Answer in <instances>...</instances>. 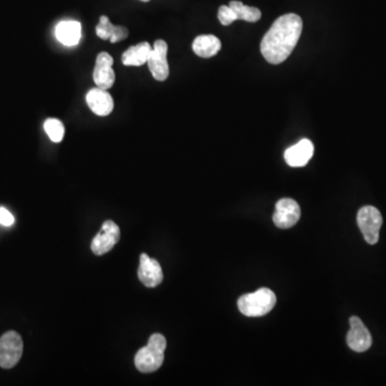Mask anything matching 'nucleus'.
I'll return each instance as SVG.
<instances>
[{"mask_svg":"<svg viewBox=\"0 0 386 386\" xmlns=\"http://www.w3.org/2000/svg\"><path fill=\"white\" fill-rule=\"evenodd\" d=\"M167 51H169V47L165 40H156L147 60L150 73L156 81L165 82L170 75V67L167 62Z\"/></svg>","mask_w":386,"mask_h":386,"instance_id":"6","label":"nucleus"},{"mask_svg":"<svg viewBox=\"0 0 386 386\" xmlns=\"http://www.w3.org/2000/svg\"><path fill=\"white\" fill-rule=\"evenodd\" d=\"M23 340L16 332L5 333L0 338V367L10 369L20 362L23 355Z\"/></svg>","mask_w":386,"mask_h":386,"instance_id":"5","label":"nucleus"},{"mask_svg":"<svg viewBox=\"0 0 386 386\" xmlns=\"http://www.w3.org/2000/svg\"><path fill=\"white\" fill-rule=\"evenodd\" d=\"M300 214V207L295 200L288 197L279 200L276 204L275 214L273 216L274 224L279 229H289L298 224Z\"/></svg>","mask_w":386,"mask_h":386,"instance_id":"8","label":"nucleus"},{"mask_svg":"<svg viewBox=\"0 0 386 386\" xmlns=\"http://www.w3.org/2000/svg\"><path fill=\"white\" fill-rule=\"evenodd\" d=\"M96 34L100 39L108 40L111 43L121 42L129 36L128 28L114 25L106 15H102L97 25Z\"/></svg>","mask_w":386,"mask_h":386,"instance_id":"14","label":"nucleus"},{"mask_svg":"<svg viewBox=\"0 0 386 386\" xmlns=\"http://www.w3.org/2000/svg\"><path fill=\"white\" fill-rule=\"evenodd\" d=\"M218 20H219L220 24L224 25V26H229L232 23L237 21V15L232 10L231 7L228 5H221L218 10Z\"/></svg>","mask_w":386,"mask_h":386,"instance_id":"20","label":"nucleus"},{"mask_svg":"<svg viewBox=\"0 0 386 386\" xmlns=\"http://www.w3.org/2000/svg\"><path fill=\"white\" fill-rule=\"evenodd\" d=\"M229 5L237 15V21L241 20L245 21V22L256 23L261 19L262 13L258 8L249 7V5H244L241 1H237V0H232V1H230Z\"/></svg>","mask_w":386,"mask_h":386,"instance_id":"18","label":"nucleus"},{"mask_svg":"<svg viewBox=\"0 0 386 386\" xmlns=\"http://www.w3.org/2000/svg\"><path fill=\"white\" fill-rule=\"evenodd\" d=\"M153 47L148 42H141L138 45H132L125 51L121 56L123 66L141 67L147 64L148 57Z\"/></svg>","mask_w":386,"mask_h":386,"instance_id":"16","label":"nucleus"},{"mask_svg":"<svg viewBox=\"0 0 386 386\" xmlns=\"http://www.w3.org/2000/svg\"><path fill=\"white\" fill-rule=\"evenodd\" d=\"M350 325L351 328L347 335V343L350 349L359 353L367 351L372 345V335L368 328L359 317H352Z\"/></svg>","mask_w":386,"mask_h":386,"instance_id":"10","label":"nucleus"},{"mask_svg":"<svg viewBox=\"0 0 386 386\" xmlns=\"http://www.w3.org/2000/svg\"><path fill=\"white\" fill-rule=\"evenodd\" d=\"M383 219L379 209L376 207L364 206L359 209L357 214V224L364 235L365 241L369 245H376L379 241L380 229Z\"/></svg>","mask_w":386,"mask_h":386,"instance_id":"4","label":"nucleus"},{"mask_svg":"<svg viewBox=\"0 0 386 386\" xmlns=\"http://www.w3.org/2000/svg\"><path fill=\"white\" fill-rule=\"evenodd\" d=\"M114 60L111 55L106 52L99 53L96 58V66H95L93 77L97 87L102 89L112 88L115 83L116 75L114 72Z\"/></svg>","mask_w":386,"mask_h":386,"instance_id":"9","label":"nucleus"},{"mask_svg":"<svg viewBox=\"0 0 386 386\" xmlns=\"http://www.w3.org/2000/svg\"><path fill=\"white\" fill-rule=\"evenodd\" d=\"M192 49L199 57L210 58L221 49V41L214 35L197 36L192 43Z\"/></svg>","mask_w":386,"mask_h":386,"instance_id":"17","label":"nucleus"},{"mask_svg":"<svg viewBox=\"0 0 386 386\" xmlns=\"http://www.w3.org/2000/svg\"><path fill=\"white\" fill-rule=\"evenodd\" d=\"M121 239V230L112 220H106L101 230L91 241V251L96 256H102L111 251Z\"/></svg>","mask_w":386,"mask_h":386,"instance_id":"7","label":"nucleus"},{"mask_svg":"<svg viewBox=\"0 0 386 386\" xmlns=\"http://www.w3.org/2000/svg\"><path fill=\"white\" fill-rule=\"evenodd\" d=\"M57 40L64 47H74L82 37L81 23L77 21H64L57 25L55 30Z\"/></svg>","mask_w":386,"mask_h":386,"instance_id":"15","label":"nucleus"},{"mask_svg":"<svg viewBox=\"0 0 386 386\" xmlns=\"http://www.w3.org/2000/svg\"><path fill=\"white\" fill-rule=\"evenodd\" d=\"M303 32V20L295 13L281 15L261 42V53L269 64H279L292 54Z\"/></svg>","mask_w":386,"mask_h":386,"instance_id":"1","label":"nucleus"},{"mask_svg":"<svg viewBox=\"0 0 386 386\" xmlns=\"http://www.w3.org/2000/svg\"><path fill=\"white\" fill-rule=\"evenodd\" d=\"M45 130L54 143H60L64 136V125L60 119H49L45 121Z\"/></svg>","mask_w":386,"mask_h":386,"instance_id":"19","label":"nucleus"},{"mask_svg":"<svg viewBox=\"0 0 386 386\" xmlns=\"http://www.w3.org/2000/svg\"><path fill=\"white\" fill-rule=\"evenodd\" d=\"M138 279L147 288H155L163 280V272L160 264L155 258H150L146 254H141Z\"/></svg>","mask_w":386,"mask_h":386,"instance_id":"11","label":"nucleus"},{"mask_svg":"<svg viewBox=\"0 0 386 386\" xmlns=\"http://www.w3.org/2000/svg\"><path fill=\"white\" fill-rule=\"evenodd\" d=\"M315 153L313 142L307 138L300 140L295 145L285 150V160L292 167H305Z\"/></svg>","mask_w":386,"mask_h":386,"instance_id":"13","label":"nucleus"},{"mask_svg":"<svg viewBox=\"0 0 386 386\" xmlns=\"http://www.w3.org/2000/svg\"><path fill=\"white\" fill-rule=\"evenodd\" d=\"M140 1H143V3H148L150 0H140Z\"/></svg>","mask_w":386,"mask_h":386,"instance_id":"22","label":"nucleus"},{"mask_svg":"<svg viewBox=\"0 0 386 386\" xmlns=\"http://www.w3.org/2000/svg\"><path fill=\"white\" fill-rule=\"evenodd\" d=\"M165 348H167V340L163 335H152L147 346L138 350L134 357L136 368L144 374L158 370L165 361Z\"/></svg>","mask_w":386,"mask_h":386,"instance_id":"2","label":"nucleus"},{"mask_svg":"<svg viewBox=\"0 0 386 386\" xmlns=\"http://www.w3.org/2000/svg\"><path fill=\"white\" fill-rule=\"evenodd\" d=\"M275 293L267 288H262L254 293H249L239 298L237 305L239 311L246 317H262L271 313L275 307Z\"/></svg>","mask_w":386,"mask_h":386,"instance_id":"3","label":"nucleus"},{"mask_svg":"<svg viewBox=\"0 0 386 386\" xmlns=\"http://www.w3.org/2000/svg\"><path fill=\"white\" fill-rule=\"evenodd\" d=\"M86 104L97 116H108L113 112L114 100L106 89L91 88L86 95Z\"/></svg>","mask_w":386,"mask_h":386,"instance_id":"12","label":"nucleus"},{"mask_svg":"<svg viewBox=\"0 0 386 386\" xmlns=\"http://www.w3.org/2000/svg\"><path fill=\"white\" fill-rule=\"evenodd\" d=\"M14 224V217L9 210L0 207V224L5 226H11Z\"/></svg>","mask_w":386,"mask_h":386,"instance_id":"21","label":"nucleus"}]
</instances>
